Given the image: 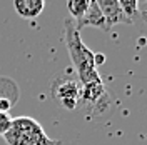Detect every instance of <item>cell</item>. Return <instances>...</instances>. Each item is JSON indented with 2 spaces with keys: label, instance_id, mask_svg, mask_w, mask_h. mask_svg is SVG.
<instances>
[{
  "label": "cell",
  "instance_id": "obj_1",
  "mask_svg": "<svg viewBox=\"0 0 147 145\" xmlns=\"http://www.w3.org/2000/svg\"><path fill=\"white\" fill-rule=\"evenodd\" d=\"M65 45L70 55L72 65L75 68L77 79L80 83H89V82L102 80L97 67L94 64V52L84 44L80 32L75 28L74 18H65Z\"/></svg>",
  "mask_w": 147,
  "mask_h": 145
},
{
  "label": "cell",
  "instance_id": "obj_2",
  "mask_svg": "<svg viewBox=\"0 0 147 145\" xmlns=\"http://www.w3.org/2000/svg\"><path fill=\"white\" fill-rule=\"evenodd\" d=\"M3 140L9 145H62L60 140H55L45 134L44 127L32 117L12 118L10 128L5 132Z\"/></svg>",
  "mask_w": 147,
  "mask_h": 145
},
{
  "label": "cell",
  "instance_id": "obj_3",
  "mask_svg": "<svg viewBox=\"0 0 147 145\" xmlns=\"http://www.w3.org/2000/svg\"><path fill=\"white\" fill-rule=\"evenodd\" d=\"M84 109L87 110L90 115H102L105 113L110 107V95L104 82H89L82 83V90H80V103Z\"/></svg>",
  "mask_w": 147,
  "mask_h": 145
},
{
  "label": "cell",
  "instance_id": "obj_4",
  "mask_svg": "<svg viewBox=\"0 0 147 145\" xmlns=\"http://www.w3.org/2000/svg\"><path fill=\"white\" fill-rule=\"evenodd\" d=\"M80 90H82V83L79 82V79H74L69 73H62L60 77H57L52 85L54 99L67 110L79 109Z\"/></svg>",
  "mask_w": 147,
  "mask_h": 145
},
{
  "label": "cell",
  "instance_id": "obj_5",
  "mask_svg": "<svg viewBox=\"0 0 147 145\" xmlns=\"http://www.w3.org/2000/svg\"><path fill=\"white\" fill-rule=\"evenodd\" d=\"M18 97H20V90L17 83L10 77L0 75V112L9 113L18 102Z\"/></svg>",
  "mask_w": 147,
  "mask_h": 145
},
{
  "label": "cell",
  "instance_id": "obj_6",
  "mask_svg": "<svg viewBox=\"0 0 147 145\" xmlns=\"http://www.w3.org/2000/svg\"><path fill=\"white\" fill-rule=\"evenodd\" d=\"M94 2L100 9L102 15L105 17L110 28L114 25H119V23H132V20L124 13V10L120 9L117 0H94Z\"/></svg>",
  "mask_w": 147,
  "mask_h": 145
},
{
  "label": "cell",
  "instance_id": "obj_7",
  "mask_svg": "<svg viewBox=\"0 0 147 145\" xmlns=\"http://www.w3.org/2000/svg\"><path fill=\"white\" fill-rule=\"evenodd\" d=\"M75 22V20H74ZM84 27H95V28H100L104 32H109L110 27L109 23H107V20L105 17L102 15L100 9L95 5V2L90 0V3H89V9L85 10V13L82 15V18H79L77 22H75V28L80 32Z\"/></svg>",
  "mask_w": 147,
  "mask_h": 145
},
{
  "label": "cell",
  "instance_id": "obj_8",
  "mask_svg": "<svg viewBox=\"0 0 147 145\" xmlns=\"http://www.w3.org/2000/svg\"><path fill=\"white\" fill-rule=\"evenodd\" d=\"M45 9V0H13V10L25 20L37 18Z\"/></svg>",
  "mask_w": 147,
  "mask_h": 145
},
{
  "label": "cell",
  "instance_id": "obj_9",
  "mask_svg": "<svg viewBox=\"0 0 147 145\" xmlns=\"http://www.w3.org/2000/svg\"><path fill=\"white\" fill-rule=\"evenodd\" d=\"M89 3L90 0H67V10L70 13V18H74L75 22L82 18L85 10L89 9Z\"/></svg>",
  "mask_w": 147,
  "mask_h": 145
},
{
  "label": "cell",
  "instance_id": "obj_10",
  "mask_svg": "<svg viewBox=\"0 0 147 145\" xmlns=\"http://www.w3.org/2000/svg\"><path fill=\"white\" fill-rule=\"evenodd\" d=\"M117 2L120 9L124 10V13L134 22V17L139 15V0H117Z\"/></svg>",
  "mask_w": 147,
  "mask_h": 145
},
{
  "label": "cell",
  "instance_id": "obj_11",
  "mask_svg": "<svg viewBox=\"0 0 147 145\" xmlns=\"http://www.w3.org/2000/svg\"><path fill=\"white\" fill-rule=\"evenodd\" d=\"M10 124H12V117L9 113L0 112V137L5 135V132L10 128Z\"/></svg>",
  "mask_w": 147,
  "mask_h": 145
},
{
  "label": "cell",
  "instance_id": "obj_12",
  "mask_svg": "<svg viewBox=\"0 0 147 145\" xmlns=\"http://www.w3.org/2000/svg\"><path fill=\"white\" fill-rule=\"evenodd\" d=\"M104 62H105V55L104 54H94V64H95V67L102 65Z\"/></svg>",
  "mask_w": 147,
  "mask_h": 145
},
{
  "label": "cell",
  "instance_id": "obj_13",
  "mask_svg": "<svg viewBox=\"0 0 147 145\" xmlns=\"http://www.w3.org/2000/svg\"><path fill=\"white\" fill-rule=\"evenodd\" d=\"M139 15H140V18L144 20V23L147 25V0H146V3L139 9Z\"/></svg>",
  "mask_w": 147,
  "mask_h": 145
}]
</instances>
